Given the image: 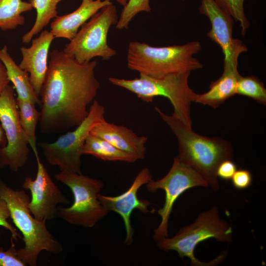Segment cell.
Masks as SVG:
<instances>
[{"label":"cell","instance_id":"cell-17","mask_svg":"<svg viewBox=\"0 0 266 266\" xmlns=\"http://www.w3.org/2000/svg\"><path fill=\"white\" fill-rule=\"evenodd\" d=\"M112 3L105 0H82L80 6L71 13L57 16L51 23V32L55 38L70 40L79 29L103 7Z\"/></svg>","mask_w":266,"mask_h":266},{"label":"cell","instance_id":"cell-25","mask_svg":"<svg viewBox=\"0 0 266 266\" xmlns=\"http://www.w3.org/2000/svg\"><path fill=\"white\" fill-rule=\"evenodd\" d=\"M218 5L239 24L241 34L244 35L250 23L244 12L245 0H215Z\"/></svg>","mask_w":266,"mask_h":266},{"label":"cell","instance_id":"cell-32","mask_svg":"<svg viewBox=\"0 0 266 266\" xmlns=\"http://www.w3.org/2000/svg\"><path fill=\"white\" fill-rule=\"evenodd\" d=\"M6 144L7 139L4 132L1 126H0V148L4 147ZM2 167V166L0 164V168Z\"/></svg>","mask_w":266,"mask_h":266},{"label":"cell","instance_id":"cell-30","mask_svg":"<svg viewBox=\"0 0 266 266\" xmlns=\"http://www.w3.org/2000/svg\"><path fill=\"white\" fill-rule=\"evenodd\" d=\"M237 170V166L233 160H226L221 162L218 166L216 175L217 177L224 180H231Z\"/></svg>","mask_w":266,"mask_h":266},{"label":"cell","instance_id":"cell-14","mask_svg":"<svg viewBox=\"0 0 266 266\" xmlns=\"http://www.w3.org/2000/svg\"><path fill=\"white\" fill-rule=\"evenodd\" d=\"M152 175L148 168L142 169L127 191L117 196H107L99 194L98 198L101 204L108 211H113L122 218L126 230L125 243L131 245L133 242V230L131 225V217L134 210L143 213L150 211L151 203L147 200L138 199L137 193L140 188L147 184Z\"/></svg>","mask_w":266,"mask_h":266},{"label":"cell","instance_id":"cell-9","mask_svg":"<svg viewBox=\"0 0 266 266\" xmlns=\"http://www.w3.org/2000/svg\"><path fill=\"white\" fill-rule=\"evenodd\" d=\"M105 109L94 100L86 118L74 130L61 135L52 143L41 142L43 155L51 165L61 171L81 173L82 150L93 127L104 118Z\"/></svg>","mask_w":266,"mask_h":266},{"label":"cell","instance_id":"cell-3","mask_svg":"<svg viewBox=\"0 0 266 266\" xmlns=\"http://www.w3.org/2000/svg\"><path fill=\"white\" fill-rule=\"evenodd\" d=\"M0 197L6 202L10 218L23 236L24 246L17 249V253L26 266H36L42 251L55 254L63 251L62 244L48 230L46 221L39 220L32 216L28 207L30 198L24 190L11 188L0 178Z\"/></svg>","mask_w":266,"mask_h":266},{"label":"cell","instance_id":"cell-6","mask_svg":"<svg viewBox=\"0 0 266 266\" xmlns=\"http://www.w3.org/2000/svg\"><path fill=\"white\" fill-rule=\"evenodd\" d=\"M211 238L227 243L231 242L233 238L231 226L220 219L216 206L200 213L193 223L181 228L173 237H165L156 242L158 247L163 251L174 250L180 257H188L192 266H206L220 263L225 256V254L219 256L209 263L201 262L195 257L196 246Z\"/></svg>","mask_w":266,"mask_h":266},{"label":"cell","instance_id":"cell-16","mask_svg":"<svg viewBox=\"0 0 266 266\" xmlns=\"http://www.w3.org/2000/svg\"><path fill=\"white\" fill-rule=\"evenodd\" d=\"M90 134L107 141L121 150L134 155L138 160L145 158L147 138L138 136L124 126L109 123L104 118L93 127Z\"/></svg>","mask_w":266,"mask_h":266},{"label":"cell","instance_id":"cell-20","mask_svg":"<svg viewBox=\"0 0 266 266\" xmlns=\"http://www.w3.org/2000/svg\"><path fill=\"white\" fill-rule=\"evenodd\" d=\"M82 155H90L105 161L133 163L138 160L134 155L121 150L107 141L90 134L82 150Z\"/></svg>","mask_w":266,"mask_h":266},{"label":"cell","instance_id":"cell-11","mask_svg":"<svg viewBox=\"0 0 266 266\" xmlns=\"http://www.w3.org/2000/svg\"><path fill=\"white\" fill-rule=\"evenodd\" d=\"M0 122L7 139L6 146L0 148V164L16 172L27 163L30 148L21 125L14 88L9 85L0 95Z\"/></svg>","mask_w":266,"mask_h":266},{"label":"cell","instance_id":"cell-10","mask_svg":"<svg viewBox=\"0 0 266 266\" xmlns=\"http://www.w3.org/2000/svg\"><path fill=\"white\" fill-rule=\"evenodd\" d=\"M147 184V190L155 193L159 189L165 193L163 206L158 210L161 221L154 230L155 241L168 236V221L175 202L185 191L192 188L208 186L205 180L196 170L181 162L177 157L173 159L167 174L160 179H151Z\"/></svg>","mask_w":266,"mask_h":266},{"label":"cell","instance_id":"cell-31","mask_svg":"<svg viewBox=\"0 0 266 266\" xmlns=\"http://www.w3.org/2000/svg\"><path fill=\"white\" fill-rule=\"evenodd\" d=\"M9 82L6 67L0 60V95L9 85Z\"/></svg>","mask_w":266,"mask_h":266},{"label":"cell","instance_id":"cell-7","mask_svg":"<svg viewBox=\"0 0 266 266\" xmlns=\"http://www.w3.org/2000/svg\"><path fill=\"white\" fill-rule=\"evenodd\" d=\"M55 178L69 188L74 199L70 206L58 207L57 217L72 225L92 228L108 213L98 198L103 187L101 180L61 170Z\"/></svg>","mask_w":266,"mask_h":266},{"label":"cell","instance_id":"cell-23","mask_svg":"<svg viewBox=\"0 0 266 266\" xmlns=\"http://www.w3.org/2000/svg\"><path fill=\"white\" fill-rule=\"evenodd\" d=\"M16 99L19 118L29 145L34 154L37 153L35 130L39 121L40 113L36 110L35 104L28 101Z\"/></svg>","mask_w":266,"mask_h":266},{"label":"cell","instance_id":"cell-18","mask_svg":"<svg viewBox=\"0 0 266 266\" xmlns=\"http://www.w3.org/2000/svg\"><path fill=\"white\" fill-rule=\"evenodd\" d=\"M237 66L232 63H224L222 75L210 84L207 92L198 94L195 102L216 108L236 95L237 81L241 76Z\"/></svg>","mask_w":266,"mask_h":266},{"label":"cell","instance_id":"cell-22","mask_svg":"<svg viewBox=\"0 0 266 266\" xmlns=\"http://www.w3.org/2000/svg\"><path fill=\"white\" fill-rule=\"evenodd\" d=\"M62 0H30L36 12L34 23L31 30L22 37V42L28 43L40 33L50 21L58 16L57 5Z\"/></svg>","mask_w":266,"mask_h":266},{"label":"cell","instance_id":"cell-8","mask_svg":"<svg viewBox=\"0 0 266 266\" xmlns=\"http://www.w3.org/2000/svg\"><path fill=\"white\" fill-rule=\"evenodd\" d=\"M118 19L112 3L103 7L81 27L63 51L80 63L89 62L97 57L110 59L117 53L108 45L107 35L111 26L116 24Z\"/></svg>","mask_w":266,"mask_h":266},{"label":"cell","instance_id":"cell-19","mask_svg":"<svg viewBox=\"0 0 266 266\" xmlns=\"http://www.w3.org/2000/svg\"><path fill=\"white\" fill-rule=\"evenodd\" d=\"M0 60L5 66L9 81L17 94V99L40 104V100L31 84L28 73L21 69L12 58L6 45L0 48Z\"/></svg>","mask_w":266,"mask_h":266},{"label":"cell","instance_id":"cell-1","mask_svg":"<svg viewBox=\"0 0 266 266\" xmlns=\"http://www.w3.org/2000/svg\"><path fill=\"white\" fill-rule=\"evenodd\" d=\"M96 61L80 63L63 50H54L40 96V132L62 133L78 126L87 116L88 105L100 84L95 75Z\"/></svg>","mask_w":266,"mask_h":266},{"label":"cell","instance_id":"cell-21","mask_svg":"<svg viewBox=\"0 0 266 266\" xmlns=\"http://www.w3.org/2000/svg\"><path fill=\"white\" fill-rule=\"evenodd\" d=\"M33 8L30 2L22 0H0V29L2 31L15 29L25 23L22 14Z\"/></svg>","mask_w":266,"mask_h":266},{"label":"cell","instance_id":"cell-13","mask_svg":"<svg viewBox=\"0 0 266 266\" xmlns=\"http://www.w3.org/2000/svg\"><path fill=\"white\" fill-rule=\"evenodd\" d=\"M199 10L210 22L211 28L207 35L221 47L224 55V63L238 65L239 56L248 48L241 40L233 37V19L215 0H201Z\"/></svg>","mask_w":266,"mask_h":266},{"label":"cell","instance_id":"cell-33","mask_svg":"<svg viewBox=\"0 0 266 266\" xmlns=\"http://www.w3.org/2000/svg\"><path fill=\"white\" fill-rule=\"evenodd\" d=\"M105 0L110 1V0ZM116 0L119 3H120V4L124 6L127 4L128 0Z\"/></svg>","mask_w":266,"mask_h":266},{"label":"cell","instance_id":"cell-5","mask_svg":"<svg viewBox=\"0 0 266 266\" xmlns=\"http://www.w3.org/2000/svg\"><path fill=\"white\" fill-rule=\"evenodd\" d=\"M190 73L171 74L160 78L139 73V77L133 79L110 77L109 81L134 94L144 102H152L160 96L168 99L173 107L172 116L192 128L190 105L198 94L189 86Z\"/></svg>","mask_w":266,"mask_h":266},{"label":"cell","instance_id":"cell-24","mask_svg":"<svg viewBox=\"0 0 266 266\" xmlns=\"http://www.w3.org/2000/svg\"><path fill=\"white\" fill-rule=\"evenodd\" d=\"M236 94L253 99L263 105L266 104V89L263 82L256 77L241 75L237 81Z\"/></svg>","mask_w":266,"mask_h":266},{"label":"cell","instance_id":"cell-28","mask_svg":"<svg viewBox=\"0 0 266 266\" xmlns=\"http://www.w3.org/2000/svg\"><path fill=\"white\" fill-rule=\"evenodd\" d=\"M233 186L237 190H244L251 186L252 182V175L247 169L236 170L231 178Z\"/></svg>","mask_w":266,"mask_h":266},{"label":"cell","instance_id":"cell-26","mask_svg":"<svg viewBox=\"0 0 266 266\" xmlns=\"http://www.w3.org/2000/svg\"><path fill=\"white\" fill-rule=\"evenodd\" d=\"M149 0H128L116 24L119 30L127 29L131 20L140 12H150Z\"/></svg>","mask_w":266,"mask_h":266},{"label":"cell","instance_id":"cell-2","mask_svg":"<svg viewBox=\"0 0 266 266\" xmlns=\"http://www.w3.org/2000/svg\"><path fill=\"white\" fill-rule=\"evenodd\" d=\"M155 110L177 139L178 159L198 172L213 190L217 191L220 185L217 168L223 161L233 160L231 143L220 137L200 135L172 115L164 113L157 107Z\"/></svg>","mask_w":266,"mask_h":266},{"label":"cell","instance_id":"cell-27","mask_svg":"<svg viewBox=\"0 0 266 266\" xmlns=\"http://www.w3.org/2000/svg\"><path fill=\"white\" fill-rule=\"evenodd\" d=\"M17 256V249L12 245L6 251L0 248V266H25Z\"/></svg>","mask_w":266,"mask_h":266},{"label":"cell","instance_id":"cell-12","mask_svg":"<svg viewBox=\"0 0 266 266\" xmlns=\"http://www.w3.org/2000/svg\"><path fill=\"white\" fill-rule=\"evenodd\" d=\"M34 155L37 165L36 177L34 179L26 177L22 188L31 192L28 207L32 215L39 220H51L57 217L58 205L69 201L53 182L38 152Z\"/></svg>","mask_w":266,"mask_h":266},{"label":"cell","instance_id":"cell-29","mask_svg":"<svg viewBox=\"0 0 266 266\" xmlns=\"http://www.w3.org/2000/svg\"><path fill=\"white\" fill-rule=\"evenodd\" d=\"M9 218L10 214L7 204L5 201L0 197V226L9 231L12 237L16 240L20 235L15 228L8 221Z\"/></svg>","mask_w":266,"mask_h":266},{"label":"cell","instance_id":"cell-15","mask_svg":"<svg viewBox=\"0 0 266 266\" xmlns=\"http://www.w3.org/2000/svg\"><path fill=\"white\" fill-rule=\"evenodd\" d=\"M54 38L51 31L45 30L32 39L30 47L20 49L22 59L19 66L30 74L31 84L38 96L47 71L50 47Z\"/></svg>","mask_w":266,"mask_h":266},{"label":"cell","instance_id":"cell-4","mask_svg":"<svg viewBox=\"0 0 266 266\" xmlns=\"http://www.w3.org/2000/svg\"><path fill=\"white\" fill-rule=\"evenodd\" d=\"M201 50L198 41L164 47L132 41L128 47L127 66L132 70L156 78L191 72L202 67L200 62L194 57Z\"/></svg>","mask_w":266,"mask_h":266}]
</instances>
